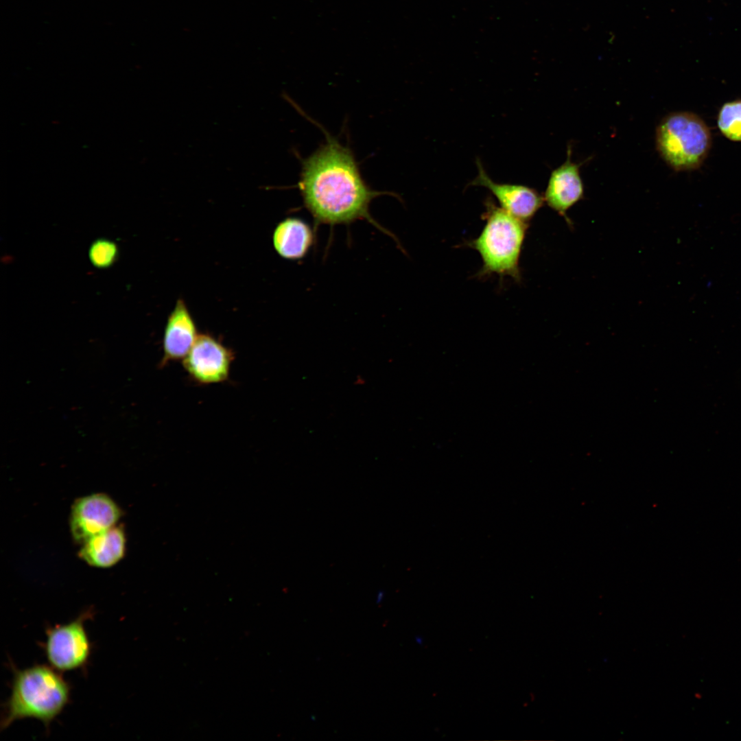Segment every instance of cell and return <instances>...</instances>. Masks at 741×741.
Wrapping results in <instances>:
<instances>
[{"label": "cell", "instance_id": "2", "mask_svg": "<svg viewBox=\"0 0 741 741\" xmlns=\"http://www.w3.org/2000/svg\"><path fill=\"white\" fill-rule=\"evenodd\" d=\"M11 693L4 705L1 729L18 720L35 718L48 729L70 701L71 686L51 666L12 668Z\"/></svg>", "mask_w": 741, "mask_h": 741}, {"label": "cell", "instance_id": "8", "mask_svg": "<svg viewBox=\"0 0 741 741\" xmlns=\"http://www.w3.org/2000/svg\"><path fill=\"white\" fill-rule=\"evenodd\" d=\"M477 167L478 175L470 185L488 189L501 207L513 215L528 222L542 207L543 197L534 189L522 185L497 183L486 173L479 159Z\"/></svg>", "mask_w": 741, "mask_h": 741}, {"label": "cell", "instance_id": "1", "mask_svg": "<svg viewBox=\"0 0 741 741\" xmlns=\"http://www.w3.org/2000/svg\"><path fill=\"white\" fill-rule=\"evenodd\" d=\"M326 139L325 144L303 160L298 182L304 205L315 226L366 220L391 236L369 212L372 200L384 193L366 183L349 148L328 134Z\"/></svg>", "mask_w": 741, "mask_h": 741}, {"label": "cell", "instance_id": "10", "mask_svg": "<svg viewBox=\"0 0 741 741\" xmlns=\"http://www.w3.org/2000/svg\"><path fill=\"white\" fill-rule=\"evenodd\" d=\"M198 334L195 322L185 303L178 300L169 314L163 339V356L159 367L169 362L183 360L189 353Z\"/></svg>", "mask_w": 741, "mask_h": 741}, {"label": "cell", "instance_id": "13", "mask_svg": "<svg viewBox=\"0 0 741 741\" xmlns=\"http://www.w3.org/2000/svg\"><path fill=\"white\" fill-rule=\"evenodd\" d=\"M718 126L721 133L733 141H741V100L725 103L720 109Z\"/></svg>", "mask_w": 741, "mask_h": 741}, {"label": "cell", "instance_id": "11", "mask_svg": "<svg viewBox=\"0 0 741 741\" xmlns=\"http://www.w3.org/2000/svg\"><path fill=\"white\" fill-rule=\"evenodd\" d=\"M80 557L91 566L106 568L117 563L124 556L126 536L122 528L114 526L82 543Z\"/></svg>", "mask_w": 741, "mask_h": 741}, {"label": "cell", "instance_id": "12", "mask_svg": "<svg viewBox=\"0 0 741 741\" xmlns=\"http://www.w3.org/2000/svg\"><path fill=\"white\" fill-rule=\"evenodd\" d=\"M315 234L311 227L298 217H287L274 228L272 242L276 252L289 260L303 259L313 246Z\"/></svg>", "mask_w": 741, "mask_h": 741}, {"label": "cell", "instance_id": "14", "mask_svg": "<svg viewBox=\"0 0 741 741\" xmlns=\"http://www.w3.org/2000/svg\"><path fill=\"white\" fill-rule=\"evenodd\" d=\"M119 256L118 246L114 242L99 238L90 246L89 257L92 264L97 268H107L113 265Z\"/></svg>", "mask_w": 741, "mask_h": 741}, {"label": "cell", "instance_id": "3", "mask_svg": "<svg viewBox=\"0 0 741 741\" xmlns=\"http://www.w3.org/2000/svg\"><path fill=\"white\" fill-rule=\"evenodd\" d=\"M485 205L486 224L480 235L468 243L481 256L482 267L479 274H496L519 281V258L528 224L498 207L490 198Z\"/></svg>", "mask_w": 741, "mask_h": 741}, {"label": "cell", "instance_id": "7", "mask_svg": "<svg viewBox=\"0 0 741 741\" xmlns=\"http://www.w3.org/2000/svg\"><path fill=\"white\" fill-rule=\"evenodd\" d=\"M121 516L118 505L104 493L82 497L73 503L70 518L73 538L83 543L90 537L115 526Z\"/></svg>", "mask_w": 741, "mask_h": 741}, {"label": "cell", "instance_id": "6", "mask_svg": "<svg viewBox=\"0 0 741 741\" xmlns=\"http://www.w3.org/2000/svg\"><path fill=\"white\" fill-rule=\"evenodd\" d=\"M234 358L233 351L220 341L209 334H199L183 365L194 382L208 385L228 379Z\"/></svg>", "mask_w": 741, "mask_h": 741}, {"label": "cell", "instance_id": "5", "mask_svg": "<svg viewBox=\"0 0 741 741\" xmlns=\"http://www.w3.org/2000/svg\"><path fill=\"white\" fill-rule=\"evenodd\" d=\"M92 615L91 611L88 610L69 623L46 629L43 647L52 668L67 672L81 669L88 663L92 646L84 623Z\"/></svg>", "mask_w": 741, "mask_h": 741}, {"label": "cell", "instance_id": "4", "mask_svg": "<svg viewBox=\"0 0 741 741\" xmlns=\"http://www.w3.org/2000/svg\"><path fill=\"white\" fill-rule=\"evenodd\" d=\"M656 149L665 163L676 172L698 169L707 158L711 136L706 124L690 112H673L665 116L655 131Z\"/></svg>", "mask_w": 741, "mask_h": 741}, {"label": "cell", "instance_id": "9", "mask_svg": "<svg viewBox=\"0 0 741 741\" xmlns=\"http://www.w3.org/2000/svg\"><path fill=\"white\" fill-rule=\"evenodd\" d=\"M566 161L554 169L544 193V202L570 224L567 210L584 196V185L580 174L583 163L572 161V148H568Z\"/></svg>", "mask_w": 741, "mask_h": 741}]
</instances>
